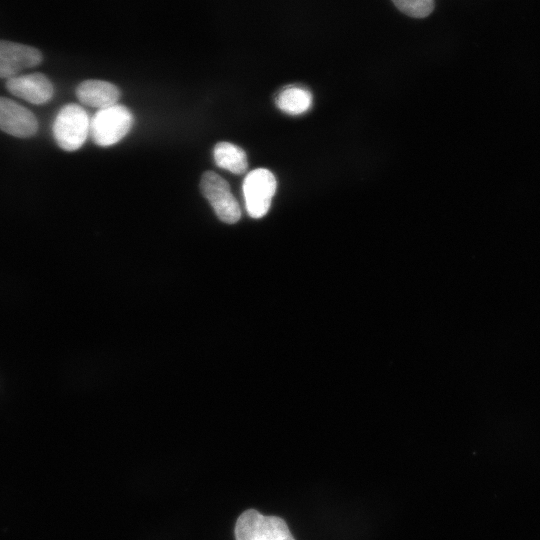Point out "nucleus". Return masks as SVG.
I'll list each match as a JSON object with an SVG mask.
<instances>
[{
  "instance_id": "7",
  "label": "nucleus",
  "mask_w": 540,
  "mask_h": 540,
  "mask_svg": "<svg viewBox=\"0 0 540 540\" xmlns=\"http://www.w3.org/2000/svg\"><path fill=\"white\" fill-rule=\"evenodd\" d=\"M35 115L19 103L0 96V130L18 138H29L38 131Z\"/></svg>"
},
{
  "instance_id": "11",
  "label": "nucleus",
  "mask_w": 540,
  "mask_h": 540,
  "mask_svg": "<svg viewBox=\"0 0 540 540\" xmlns=\"http://www.w3.org/2000/svg\"><path fill=\"white\" fill-rule=\"evenodd\" d=\"M312 104V95L305 88L290 86L283 89L276 97L277 107L284 113L300 115L305 113Z\"/></svg>"
},
{
  "instance_id": "6",
  "label": "nucleus",
  "mask_w": 540,
  "mask_h": 540,
  "mask_svg": "<svg viewBox=\"0 0 540 540\" xmlns=\"http://www.w3.org/2000/svg\"><path fill=\"white\" fill-rule=\"evenodd\" d=\"M42 53L35 47L0 40V78L10 79L25 69L41 64Z\"/></svg>"
},
{
  "instance_id": "12",
  "label": "nucleus",
  "mask_w": 540,
  "mask_h": 540,
  "mask_svg": "<svg viewBox=\"0 0 540 540\" xmlns=\"http://www.w3.org/2000/svg\"><path fill=\"white\" fill-rule=\"evenodd\" d=\"M399 11L413 18H424L434 9V0H392Z\"/></svg>"
},
{
  "instance_id": "3",
  "label": "nucleus",
  "mask_w": 540,
  "mask_h": 540,
  "mask_svg": "<svg viewBox=\"0 0 540 540\" xmlns=\"http://www.w3.org/2000/svg\"><path fill=\"white\" fill-rule=\"evenodd\" d=\"M234 534L235 540H295L282 518L263 515L255 509L240 514Z\"/></svg>"
},
{
  "instance_id": "1",
  "label": "nucleus",
  "mask_w": 540,
  "mask_h": 540,
  "mask_svg": "<svg viewBox=\"0 0 540 540\" xmlns=\"http://www.w3.org/2000/svg\"><path fill=\"white\" fill-rule=\"evenodd\" d=\"M52 131L57 145L62 150L69 152L78 150L90 133L88 113L78 104H66L58 111Z\"/></svg>"
},
{
  "instance_id": "9",
  "label": "nucleus",
  "mask_w": 540,
  "mask_h": 540,
  "mask_svg": "<svg viewBox=\"0 0 540 540\" xmlns=\"http://www.w3.org/2000/svg\"><path fill=\"white\" fill-rule=\"evenodd\" d=\"M120 96L119 88L104 80H85L76 88L78 100L82 104L98 108V110L117 104Z\"/></svg>"
},
{
  "instance_id": "8",
  "label": "nucleus",
  "mask_w": 540,
  "mask_h": 540,
  "mask_svg": "<svg viewBox=\"0 0 540 540\" xmlns=\"http://www.w3.org/2000/svg\"><path fill=\"white\" fill-rule=\"evenodd\" d=\"M6 88L12 95L35 105L49 102L54 94L52 82L39 72L7 79Z\"/></svg>"
},
{
  "instance_id": "2",
  "label": "nucleus",
  "mask_w": 540,
  "mask_h": 540,
  "mask_svg": "<svg viewBox=\"0 0 540 540\" xmlns=\"http://www.w3.org/2000/svg\"><path fill=\"white\" fill-rule=\"evenodd\" d=\"M132 125L130 110L117 103L94 114L90 119V134L95 144L108 147L122 140Z\"/></svg>"
},
{
  "instance_id": "10",
  "label": "nucleus",
  "mask_w": 540,
  "mask_h": 540,
  "mask_svg": "<svg viewBox=\"0 0 540 540\" xmlns=\"http://www.w3.org/2000/svg\"><path fill=\"white\" fill-rule=\"evenodd\" d=\"M213 155L217 166L231 173L242 174L248 168L246 153L230 142L216 144Z\"/></svg>"
},
{
  "instance_id": "5",
  "label": "nucleus",
  "mask_w": 540,
  "mask_h": 540,
  "mask_svg": "<svg viewBox=\"0 0 540 540\" xmlns=\"http://www.w3.org/2000/svg\"><path fill=\"white\" fill-rule=\"evenodd\" d=\"M200 187L221 221L227 224L238 222L241 210L226 180L213 171H207L201 177Z\"/></svg>"
},
{
  "instance_id": "4",
  "label": "nucleus",
  "mask_w": 540,
  "mask_h": 540,
  "mask_svg": "<svg viewBox=\"0 0 540 540\" xmlns=\"http://www.w3.org/2000/svg\"><path fill=\"white\" fill-rule=\"evenodd\" d=\"M274 174L265 168L249 172L243 182L245 206L250 217L258 219L265 216L276 191Z\"/></svg>"
}]
</instances>
